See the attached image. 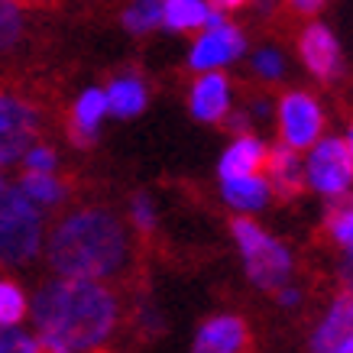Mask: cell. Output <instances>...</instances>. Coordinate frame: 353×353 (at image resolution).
Masks as SVG:
<instances>
[{
	"label": "cell",
	"mask_w": 353,
	"mask_h": 353,
	"mask_svg": "<svg viewBox=\"0 0 353 353\" xmlns=\"http://www.w3.org/2000/svg\"><path fill=\"white\" fill-rule=\"evenodd\" d=\"M36 337L72 353H97L120 324L117 292L94 279L55 276L32 299Z\"/></svg>",
	"instance_id": "obj_1"
},
{
	"label": "cell",
	"mask_w": 353,
	"mask_h": 353,
	"mask_svg": "<svg viewBox=\"0 0 353 353\" xmlns=\"http://www.w3.org/2000/svg\"><path fill=\"white\" fill-rule=\"evenodd\" d=\"M46 259L55 276L108 282L120 276L130 259V236L114 208H78L52 227Z\"/></svg>",
	"instance_id": "obj_2"
},
{
	"label": "cell",
	"mask_w": 353,
	"mask_h": 353,
	"mask_svg": "<svg viewBox=\"0 0 353 353\" xmlns=\"http://www.w3.org/2000/svg\"><path fill=\"white\" fill-rule=\"evenodd\" d=\"M46 214L17 185L0 188V266H26L43 246Z\"/></svg>",
	"instance_id": "obj_3"
},
{
	"label": "cell",
	"mask_w": 353,
	"mask_h": 353,
	"mask_svg": "<svg viewBox=\"0 0 353 353\" xmlns=\"http://www.w3.org/2000/svg\"><path fill=\"white\" fill-rule=\"evenodd\" d=\"M230 234H234L240 256L246 263V276L250 282L263 292L282 289L292 276V253L279 243L276 236H269L253 217H234L230 221Z\"/></svg>",
	"instance_id": "obj_4"
},
{
	"label": "cell",
	"mask_w": 353,
	"mask_h": 353,
	"mask_svg": "<svg viewBox=\"0 0 353 353\" xmlns=\"http://www.w3.org/2000/svg\"><path fill=\"white\" fill-rule=\"evenodd\" d=\"M353 179V146L350 137H327L311 146L305 162V185L327 198H343Z\"/></svg>",
	"instance_id": "obj_5"
},
{
	"label": "cell",
	"mask_w": 353,
	"mask_h": 353,
	"mask_svg": "<svg viewBox=\"0 0 353 353\" xmlns=\"http://www.w3.org/2000/svg\"><path fill=\"white\" fill-rule=\"evenodd\" d=\"M39 137V108L17 91L0 88V165H10Z\"/></svg>",
	"instance_id": "obj_6"
},
{
	"label": "cell",
	"mask_w": 353,
	"mask_h": 353,
	"mask_svg": "<svg viewBox=\"0 0 353 353\" xmlns=\"http://www.w3.org/2000/svg\"><path fill=\"white\" fill-rule=\"evenodd\" d=\"M324 130L321 104L308 91H285L279 101V133L292 150H311Z\"/></svg>",
	"instance_id": "obj_7"
},
{
	"label": "cell",
	"mask_w": 353,
	"mask_h": 353,
	"mask_svg": "<svg viewBox=\"0 0 353 353\" xmlns=\"http://www.w3.org/2000/svg\"><path fill=\"white\" fill-rule=\"evenodd\" d=\"M299 55L318 81H334L341 75V43L324 23H311L299 36Z\"/></svg>",
	"instance_id": "obj_8"
},
{
	"label": "cell",
	"mask_w": 353,
	"mask_h": 353,
	"mask_svg": "<svg viewBox=\"0 0 353 353\" xmlns=\"http://www.w3.org/2000/svg\"><path fill=\"white\" fill-rule=\"evenodd\" d=\"M263 169H266V185L269 194H276L279 201H292L299 198L308 185H305V165L299 159V150H292L285 143H276L266 150V159H263Z\"/></svg>",
	"instance_id": "obj_9"
},
{
	"label": "cell",
	"mask_w": 353,
	"mask_h": 353,
	"mask_svg": "<svg viewBox=\"0 0 353 353\" xmlns=\"http://www.w3.org/2000/svg\"><path fill=\"white\" fill-rule=\"evenodd\" d=\"M250 350V331L246 321L236 314H217L198 327L192 353H246Z\"/></svg>",
	"instance_id": "obj_10"
},
{
	"label": "cell",
	"mask_w": 353,
	"mask_h": 353,
	"mask_svg": "<svg viewBox=\"0 0 353 353\" xmlns=\"http://www.w3.org/2000/svg\"><path fill=\"white\" fill-rule=\"evenodd\" d=\"M240 52H243V36H240V30L230 26V23H221V26L208 30L201 39L194 43L192 55H188V65H192L194 72H211V68H221V65H227L230 59H236Z\"/></svg>",
	"instance_id": "obj_11"
},
{
	"label": "cell",
	"mask_w": 353,
	"mask_h": 353,
	"mask_svg": "<svg viewBox=\"0 0 353 353\" xmlns=\"http://www.w3.org/2000/svg\"><path fill=\"white\" fill-rule=\"evenodd\" d=\"M188 108H192V117L201 123H221V117L230 110V85L217 68H211L208 75L194 81Z\"/></svg>",
	"instance_id": "obj_12"
},
{
	"label": "cell",
	"mask_w": 353,
	"mask_h": 353,
	"mask_svg": "<svg viewBox=\"0 0 353 353\" xmlns=\"http://www.w3.org/2000/svg\"><path fill=\"white\" fill-rule=\"evenodd\" d=\"M104 114H108V97H104L101 88H88L85 94L75 101L72 120H68V139L75 143L78 150L97 143V130H101Z\"/></svg>",
	"instance_id": "obj_13"
},
{
	"label": "cell",
	"mask_w": 353,
	"mask_h": 353,
	"mask_svg": "<svg viewBox=\"0 0 353 353\" xmlns=\"http://www.w3.org/2000/svg\"><path fill=\"white\" fill-rule=\"evenodd\" d=\"M350 327H353V301L350 292H343V295H337L331 301L324 321L311 334V353H331L337 343L350 337Z\"/></svg>",
	"instance_id": "obj_14"
},
{
	"label": "cell",
	"mask_w": 353,
	"mask_h": 353,
	"mask_svg": "<svg viewBox=\"0 0 353 353\" xmlns=\"http://www.w3.org/2000/svg\"><path fill=\"white\" fill-rule=\"evenodd\" d=\"M263 159H266V146H263L256 137L246 133V137H240L234 146L224 152V159L217 165L221 182H227V179H243V175H256V172L263 169Z\"/></svg>",
	"instance_id": "obj_15"
},
{
	"label": "cell",
	"mask_w": 353,
	"mask_h": 353,
	"mask_svg": "<svg viewBox=\"0 0 353 353\" xmlns=\"http://www.w3.org/2000/svg\"><path fill=\"white\" fill-rule=\"evenodd\" d=\"M104 97H108V114H114V117H137L139 110L146 108L150 91L143 85V78L123 75V78H114V81H110Z\"/></svg>",
	"instance_id": "obj_16"
},
{
	"label": "cell",
	"mask_w": 353,
	"mask_h": 353,
	"mask_svg": "<svg viewBox=\"0 0 353 353\" xmlns=\"http://www.w3.org/2000/svg\"><path fill=\"white\" fill-rule=\"evenodd\" d=\"M224 201L236 211H259L269 201V185L263 175H243V179H227L224 182Z\"/></svg>",
	"instance_id": "obj_17"
},
{
	"label": "cell",
	"mask_w": 353,
	"mask_h": 353,
	"mask_svg": "<svg viewBox=\"0 0 353 353\" xmlns=\"http://www.w3.org/2000/svg\"><path fill=\"white\" fill-rule=\"evenodd\" d=\"M17 188H20L30 201L39 204V208H55V204H62L65 194H68L65 182L55 172H23V179L17 182Z\"/></svg>",
	"instance_id": "obj_18"
},
{
	"label": "cell",
	"mask_w": 353,
	"mask_h": 353,
	"mask_svg": "<svg viewBox=\"0 0 353 353\" xmlns=\"http://www.w3.org/2000/svg\"><path fill=\"white\" fill-rule=\"evenodd\" d=\"M208 20V3L204 0H162V23L172 32L201 30Z\"/></svg>",
	"instance_id": "obj_19"
},
{
	"label": "cell",
	"mask_w": 353,
	"mask_h": 353,
	"mask_svg": "<svg viewBox=\"0 0 353 353\" xmlns=\"http://www.w3.org/2000/svg\"><path fill=\"white\" fill-rule=\"evenodd\" d=\"M30 314V299L13 279L0 276V327H17Z\"/></svg>",
	"instance_id": "obj_20"
},
{
	"label": "cell",
	"mask_w": 353,
	"mask_h": 353,
	"mask_svg": "<svg viewBox=\"0 0 353 353\" xmlns=\"http://www.w3.org/2000/svg\"><path fill=\"white\" fill-rule=\"evenodd\" d=\"M120 20H123V26H127L133 36L152 32L162 23V0H133Z\"/></svg>",
	"instance_id": "obj_21"
},
{
	"label": "cell",
	"mask_w": 353,
	"mask_h": 353,
	"mask_svg": "<svg viewBox=\"0 0 353 353\" xmlns=\"http://www.w3.org/2000/svg\"><path fill=\"white\" fill-rule=\"evenodd\" d=\"M26 32V20H23L20 0H0V52L17 49Z\"/></svg>",
	"instance_id": "obj_22"
},
{
	"label": "cell",
	"mask_w": 353,
	"mask_h": 353,
	"mask_svg": "<svg viewBox=\"0 0 353 353\" xmlns=\"http://www.w3.org/2000/svg\"><path fill=\"white\" fill-rule=\"evenodd\" d=\"M324 230H327V236L341 246L343 253H350V246H353V211H350V204L347 201L331 204V208H327V217H324Z\"/></svg>",
	"instance_id": "obj_23"
},
{
	"label": "cell",
	"mask_w": 353,
	"mask_h": 353,
	"mask_svg": "<svg viewBox=\"0 0 353 353\" xmlns=\"http://www.w3.org/2000/svg\"><path fill=\"white\" fill-rule=\"evenodd\" d=\"M130 224L137 227V234L143 236L156 234V204H152L150 194L137 192L130 198Z\"/></svg>",
	"instance_id": "obj_24"
},
{
	"label": "cell",
	"mask_w": 353,
	"mask_h": 353,
	"mask_svg": "<svg viewBox=\"0 0 353 353\" xmlns=\"http://www.w3.org/2000/svg\"><path fill=\"white\" fill-rule=\"evenodd\" d=\"M26 172H55L59 169V152L52 146H46V143H32L30 150L20 156Z\"/></svg>",
	"instance_id": "obj_25"
},
{
	"label": "cell",
	"mask_w": 353,
	"mask_h": 353,
	"mask_svg": "<svg viewBox=\"0 0 353 353\" xmlns=\"http://www.w3.org/2000/svg\"><path fill=\"white\" fill-rule=\"evenodd\" d=\"M253 68H256L259 78H266V81H276V78H282V72H285L282 52H279V49H259V52L253 55Z\"/></svg>",
	"instance_id": "obj_26"
},
{
	"label": "cell",
	"mask_w": 353,
	"mask_h": 353,
	"mask_svg": "<svg viewBox=\"0 0 353 353\" xmlns=\"http://www.w3.org/2000/svg\"><path fill=\"white\" fill-rule=\"evenodd\" d=\"M36 337L17 331V327H0V353H32Z\"/></svg>",
	"instance_id": "obj_27"
},
{
	"label": "cell",
	"mask_w": 353,
	"mask_h": 353,
	"mask_svg": "<svg viewBox=\"0 0 353 353\" xmlns=\"http://www.w3.org/2000/svg\"><path fill=\"white\" fill-rule=\"evenodd\" d=\"M276 295H279V301H282L285 308H292V305H299V301H301V292H299V289H292L289 282H285L282 289H276Z\"/></svg>",
	"instance_id": "obj_28"
},
{
	"label": "cell",
	"mask_w": 353,
	"mask_h": 353,
	"mask_svg": "<svg viewBox=\"0 0 353 353\" xmlns=\"http://www.w3.org/2000/svg\"><path fill=\"white\" fill-rule=\"evenodd\" d=\"M289 3H292V7H295L299 13H318L324 3H327V0H289Z\"/></svg>",
	"instance_id": "obj_29"
},
{
	"label": "cell",
	"mask_w": 353,
	"mask_h": 353,
	"mask_svg": "<svg viewBox=\"0 0 353 353\" xmlns=\"http://www.w3.org/2000/svg\"><path fill=\"white\" fill-rule=\"evenodd\" d=\"M331 353H353V337H347V341H341L337 347H334Z\"/></svg>",
	"instance_id": "obj_30"
},
{
	"label": "cell",
	"mask_w": 353,
	"mask_h": 353,
	"mask_svg": "<svg viewBox=\"0 0 353 353\" xmlns=\"http://www.w3.org/2000/svg\"><path fill=\"white\" fill-rule=\"evenodd\" d=\"M217 7H227V10H230V7H243V3H250V0H214Z\"/></svg>",
	"instance_id": "obj_31"
},
{
	"label": "cell",
	"mask_w": 353,
	"mask_h": 353,
	"mask_svg": "<svg viewBox=\"0 0 353 353\" xmlns=\"http://www.w3.org/2000/svg\"><path fill=\"white\" fill-rule=\"evenodd\" d=\"M3 185H7V182H3V172H0V188H3Z\"/></svg>",
	"instance_id": "obj_32"
}]
</instances>
